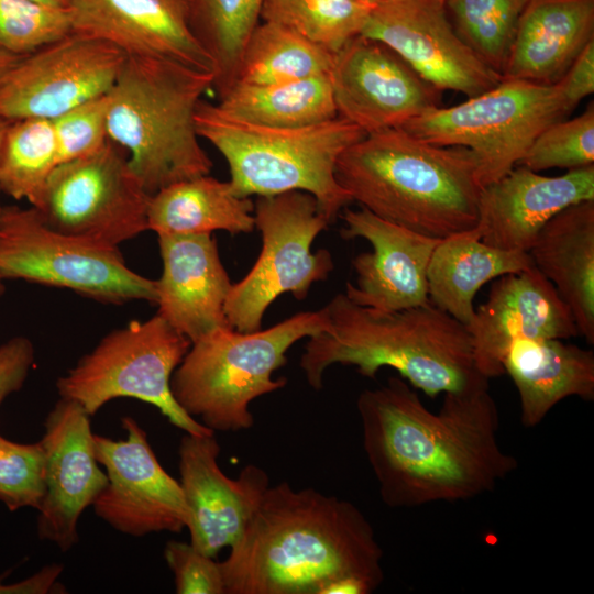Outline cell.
I'll use <instances>...</instances> for the list:
<instances>
[{"label":"cell","instance_id":"11","mask_svg":"<svg viewBox=\"0 0 594 594\" xmlns=\"http://www.w3.org/2000/svg\"><path fill=\"white\" fill-rule=\"evenodd\" d=\"M254 218L262 237L260 255L246 276L232 284L224 305L229 324L240 332L261 330L276 298L292 293L305 299L311 285L334 268L328 250L311 252L317 235L330 224L312 195L293 190L260 196Z\"/></svg>","mask_w":594,"mask_h":594},{"label":"cell","instance_id":"31","mask_svg":"<svg viewBox=\"0 0 594 594\" xmlns=\"http://www.w3.org/2000/svg\"><path fill=\"white\" fill-rule=\"evenodd\" d=\"M264 0H189L194 35L215 65L212 89L222 96L235 81L243 48L261 22Z\"/></svg>","mask_w":594,"mask_h":594},{"label":"cell","instance_id":"36","mask_svg":"<svg viewBox=\"0 0 594 594\" xmlns=\"http://www.w3.org/2000/svg\"><path fill=\"white\" fill-rule=\"evenodd\" d=\"M534 172L594 165V105L573 118L547 127L518 163ZM517 164V165H518Z\"/></svg>","mask_w":594,"mask_h":594},{"label":"cell","instance_id":"45","mask_svg":"<svg viewBox=\"0 0 594 594\" xmlns=\"http://www.w3.org/2000/svg\"><path fill=\"white\" fill-rule=\"evenodd\" d=\"M8 122L9 121H6V120L0 118V146H1L2 138H3V134H4L6 128L8 125Z\"/></svg>","mask_w":594,"mask_h":594},{"label":"cell","instance_id":"37","mask_svg":"<svg viewBox=\"0 0 594 594\" xmlns=\"http://www.w3.org/2000/svg\"><path fill=\"white\" fill-rule=\"evenodd\" d=\"M44 472L41 441L18 443L0 435V502L10 512L40 508L45 494Z\"/></svg>","mask_w":594,"mask_h":594},{"label":"cell","instance_id":"20","mask_svg":"<svg viewBox=\"0 0 594 594\" xmlns=\"http://www.w3.org/2000/svg\"><path fill=\"white\" fill-rule=\"evenodd\" d=\"M468 329L476 369L488 380L505 374L504 358L518 338L579 336L568 306L534 265L495 278Z\"/></svg>","mask_w":594,"mask_h":594},{"label":"cell","instance_id":"13","mask_svg":"<svg viewBox=\"0 0 594 594\" xmlns=\"http://www.w3.org/2000/svg\"><path fill=\"white\" fill-rule=\"evenodd\" d=\"M125 58L116 46L72 31L20 57L0 75V118L53 120L106 95Z\"/></svg>","mask_w":594,"mask_h":594},{"label":"cell","instance_id":"34","mask_svg":"<svg viewBox=\"0 0 594 594\" xmlns=\"http://www.w3.org/2000/svg\"><path fill=\"white\" fill-rule=\"evenodd\" d=\"M528 0H444L462 42L501 77Z\"/></svg>","mask_w":594,"mask_h":594},{"label":"cell","instance_id":"42","mask_svg":"<svg viewBox=\"0 0 594 594\" xmlns=\"http://www.w3.org/2000/svg\"><path fill=\"white\" fill-rule=\"evenodd\" d=\"M62 572V564H47L28 579L6 584L1 581L9 575L10 572L7 571L0 575V594H47L55 591L62 593L57 585Z\"/></svg>","mask_w":594,"mask_h":594},{"label":"cell","instance_id":"17","mask_svg":"<svg viewBox=\"0 0 594 594\" xmlns=\"http://www.w3.org/2000/svg\"><path fill=\"white\" fill-rule=\"evenodd\" d=\"M90 417L76 402L59 397L40 440L45 494L37 509V536L64 552L77 544L79 517L108 482L96 458Z\"/></svg>","mask_w":594,"mask_h":594},{"label":"cell","instance_id":"44","mask_svg":"<svg viewBox=\"0 0 594 594\" xmlns=\"http://www.w3.org/2000/svg\"><path fill=\"white\" fill-rule=\"evenodd\" d=\"M31 1L42 3V4H46V6L67 8L69 0H31Z\"/></svg>","mask_w":594,"mask_h":594},{"label":"cell","instance_id":"41","mask_svg":"<svg viewBox=\"0 0 594 594\" xmlns=\"http://www.w3.org/2000/svg\"><path fill=\"white\" fill-rule=\"evenodd\" d=\"M557 86L568 103L574 108L594 91V40L575 58Z\"/></svg>","mask_w":594,"mask_h":594},{"label":"cell","instance_id":"43","mask_svg":"<svg viewBox=\"0 0 594 594\" xmlns=\"http://www.w3.org/2000/svg\"><path fill=\"white\" fill-rule=\"evenodd\" d=\"M19 58L20 56L0 51V75L10 68Z\"/></svg>","mask_w":594,"mask_h":594},{"label":"cell","instance_id":"8","mask_svg":"<svg viewBox=\"0 0 594 594\" xmlns=\"http://www.w3.org/2000/svg\"><path fill=\"white\" fill-rule=\"evenodd\" d=\"M190 345L158 314L131 321L108 333L57 380L58 395L76 402L90 416L114 398H135L155 406L186 433H215L189 416L172 394V375Z\"/></svg>","mask_w":594,"mask_h":594},{"label":"cell","instance_id":"46","mask_svg":"<svg viewBox=\"0 0 594 594\" xmlns=\"http://www.w3.org/2000/svg\"><path fill=\"white\" fill-rule=\"evenodd\" d=\"M369 6H374L375 3H377L380 0H360Z\"/></svg>","mask_w":594,"mask_h":594},{"label":"cell","instance_id":"28","mask_svg":"<svg viewBox=\"0 0 594 594\" xmlns=\"http://www.w3.org/2000/svg\"><path fill=\"white\" fill-rule=\"evenodd\" d=\"M147 227L158 234L223 230L232 235L255 229L254 202L237 196L229 182L208 175L168 185L151 196Z\"/></svg>","mask_w":594,"mask_h":594},{"label":"cell","instance_id":"39","mask_svg":"<svg viewBox=\"0 0 594 594\" xmlns=\"http://www.w3.org/2000/svg\"><path fill=\"white\" fill-rule=\"evenodd\" d=\"M164 558L174 574L177 594H226L220 563L190 542L168 541Z\"/></svg>","mask_w":594,"mask_h":594},{"label":"cell","instance_id":"12","mask_svg":"<svg viewBox=\"0 0 594 594\" xmlns=\"http://www.w3.org/2000/svg\"><path fill=\"white\" fill-rule=\"evenodd\" d=\"M150 198L125 150L108 139L94 154L58 164L34 208L57 231L118 246L148 230Z\"/></svg>","mask_w":594,"mask_h":594},{"label":"cell","instance_id":"21","mask_svg":"<svg viewBox=\"0 0 594 594\" xmlns=\"http://www.w3.org/2000/svg\"><path fill=\"white\" fill-rule=\"evenodd\" d=\"M74 32L102 40L128 57L177 63L216 75L193 33L189 0H69Z\"/></svg>","mask_w":594,"mask_h":594},{"label":"cell","instance_id":"7","mask_svg":"<svg viewBox=\"0 0 594 594\" xmlns=\"http://www.w3.org/2000/svg\"><path fill=\"white\" fill-rule=\"evenodd\" d=\"M329 328L323 308L295 314L255 332L220 328L193 342L170 378L177 404L212 432H238L254 425L250 404L283 388L273 378L297 341Z\"/></svg>","mask_w":594,"mask_h":594},{"label":"cell","instance_id":"4","mask_svg":"<svg viewBox=\"0 0 594 594\" xmlns=\"http://www.w3.org/2000/svg\"><path fill=\"white\" fill-rule=\"evenodd\" d=\"M336 176L352 201L429 238L471 231L479 222L483 187L466 147L387 129L349 146L337 162Z\"/></svg>","mask_w":594,"mask_h":594},{"label":"cell","instance_id":"1","mask_svg":"<svg viewBox=\"0 0 594 594\" xmlns=\"http://www.w3.org/2000/svg\"><path fill=\"white\" fill-rule=\"evenodd\" d=\"M356 408L363 449L388 507L472 499L518 468L498 443V408L488 387L444 393L432 413L407 381L393 376L364 389Z\"/></svg>","mask_w":594,"mask_h":594},{"label":"cell","instance_id":"25","mask_svg":"<svg viewBox=\"0 0 594 594\" xmlns=\"http://www.w3.org/2000/svg\"><path fill=\"white\" fill-rule=\"evenodd\" d=\"M519 396L520 421L532 428L568 397L594 399V353L562 339L518 338L503 361Z\"/></svg>","mask_w":594,"mask_h":594},{"label":"cell","instance_id":"2","mask_svg":"<svg viewBox=\"0 0 594 594\" xmlns=\"http://www.w3.org/2000/svg\"><path fill=\"white\" fill-rule=\"evenodd\" d=\"M383 556L353 503L282 482L219 563L226 594H371L384 581Z\"/></svg>","mask_w":594,"mask_h":594},{"label":"cell","instance_id":"27","mask_svg":"<svg viewBox=\"0 0 594 594\" xmlns=\"http://www.w3.org/2000/svg\"><path fill=\"white\" fill-rule=\"evenodd\" d=\"M532 265L528 252L491 246L474 230L458 233L442 239L432 252L427 271L428 297L468 327L475 316L474 297L484 284Z\"/></svg>","mask_w":594,"mask_h":594},{"label":"cell","instance_id":"5","mask_svg":"<svg viewBox=\"0 0 594 594\" xmlns=\"http://www.w3.org/2000/svg\"><path fill=\"white\" fill-rule=\"evenodd\" d=\"M215 75L177 63L125 58L108 96V139L128 153L129 165L152 196L208 175L212 161L199 142L195 111Z\"/></svg>","mask_w":594,"mask_h":594},{"label":"cell","instance_id":"3","mask_svg":"<svg viewBox=\"0 0 594 594\" xmlns=\"http://www.w3.org/2000/svg\"><path fill=\"white\" fill-rule=\"evenodd\" d=\"M323 309L329 328L308 338L300 358V369L316 391L334 364L354 366L371 380L382 367H392L431 398L488 387V378L476 369L468 327L430 301L383 311L341 293Z\"/></svg>","mask_w":594,"mask_h":594},{"label":"cell","instance_id":"23","mask_svg":"<svg viewBox=\"0 0 594 594\" xmlns=\"http://www.w3.org/2000/svg\"><path fill=\"white\" fill-rule=\"evenodd\" d=\"M158 245L157 314L191 343L232 328L224 312L232 283L211 233L158 234Z\"/></svg>","mask_w":594,"mask_h":594},{"label":"cell","instance_id":"47","mask_svg":"<svg viewBox=\"0 0 594 594\" xmlns=\"http://www.w3.org/2000/svg\"><path fill=\"white\" fill-rule=\"evenodd\" d=\"M3 292H4V286L2 284V280H0V297L3 294Z\"/></svg>","mask_w":594,"mask_h":594},{"label":"cell","instance_id":"6","mask_svg":"<svg viewBox=\"0 0 594 594\" xmlns=\"http://www.w3.org/2000/svg\"><path fill=\"white\" fill-rule=\"evenodd\" d=\"M195 123L199 138L227 161L237 196L305 191L316 198L330 223L352 202L338 183L336 166L341 154L366 135L354 124L337 117L305 127H268L239 119L204 99Z\"/></svg>","mask_w":594,"mask_h":594},{"label":"cell","instance_id":"15","mask_svg":"<svg viewBox=\"0 0 594 594\" xmlns=\"http://www.w3.org/2000/svg\"><path fill=\"white\" fill-rule=\"evenodd\" d=\"M329 79L338 117L365 134L400 128L441 103L440 89L387 45L363 34L334 54Z\"/></svg>","mask_w":594,"mask_h":594},{"label":"cell","instance_id":"35","mask_svg":"<svg viewBox=\"0 0 594 594\" xmlns=\"http://www.w3.org/2000/svg\"><path fill=\"white\" fill-rule=\"evenodd\" d=\"M73 31L68 8L0 0V51L25 56Z\"/></svg>","mask_w":594,"mask_h":594},{"label":"cell","instance_id":"29","mask_svg":"<svg viewBox=\"0 0 594 594\" xmlns=\"http://www.w3.org/2000/svg\"><path fill=\"white\" fill-rule=\"evenodd\" d=\"M228 113L257 124L296 128L338 117L329 75L273 84H233L217 103Z\"/></svg>","mask_w":594,"mask_h":594},{"label":"cell","instance_id":"22","mask_svg":"<svg viewBox=\"0 0 594 594\" xmlns=\"http://www.w3.org/2000/svg\"><path fill=\"white\" fill-rule=\"evenodd\" d=\"M586 200H594V165L551 177L518 164L482 188L473 230L491 246L528 252L553 216Z\"/></svg>","mask_w":594,"mask_h":594},{"label":"cell","instance_id":"18","mask_svg":"<svg viewBox=\"0 0 594 594\" xmlns=\"http://www.w3.org/2000/svg\"><path fill=\"white\" fill-rule=\"evenodd\" d=\"M220 451L215 433H186L178 448L190 543L212 558L239 540L271 485L265 470L254 464L237 479L227 476L218 463Z\"/></svg>","mask_w":594,"mask_h":594},{"label":"cell","instance_id":"14","mask_svg":"<svg viewBox=\"0 0 594 594\" xmlns=\"http://www.w3.org/2000/svg\"><path fill=\"white\" fill-rule=\"evenodd\" d=\"M121 422L123 440L94 435L96 458L108 479L92 504L96 515L132 537L180 532L189 512L179 482L161 465L138 421L127 416Z\"/></svg>","mask_w":594,"mask_h":594},{"label":"cell","instance_id":"32","mask_svg":"<svg viewBox=\"0 0 594 594\" xmlns=\"http://www.w3.org/2000/svg\"><path fill=\"white\" fill-rule=\"evenodd\" d=\"M59 164L53 121H9L0 146V193L38 206L47 180Z\"/></svg>","mask_w":594,"mask_h":594},{"label":"cell","instance_id":"19","mask_svg":"<svg viewBox=\"0 0 594 594\" xmlns=\"http://www.w3.org/2000/svg\"><path fill=\"white\" fill-rule=\"evenodd\" d=\"M343 239L363 238L371 252L352 260L355 284L346 282L345 295L355 304L383 311L402 310L429 302L427 271L435 239L380 218L361 207L344 208Z\"/></svg>","mask_w":594,"mask_h":594},{"label":"cell","instance_id":"24","mask_svg":"<svg viewBox=\"0 0 594 594\" xmlns=\"http://www.w3.org/2000/svg\"><path fill=\"white\" fill-rule=\"evenodd\" d=\"M594 40V0H528L502 79L557 84Z\"/></svg>","mask_w":594,"mask_h":594},{"label":"cell","instance_id":"33","mask_svg":"<svg viewBox=\"0 0 594 594\" xmlns=\"http://www.w3.org/2000/svg\"><path fill=\"white\" fill-rule=\"evenodd\" d=\"M371 9L360 0H264L261 21L285 26L336 54L362 33Z\"/></svg>","mask_w":594,"mask_h":594},{"label":"cell","instance_id":"40","mask_svg":"<svg viewBox=\"0 0 594 594\" xmlns=\"http://www.w3.org/2000/svg\"><path fill=\"white\" fill-rule=\"evenodd\" d=\"M34 364V348L25 337H14L0 344V405L20 391Z\"/></svg>","mask_w":594,"mask_h":594},{"label":"cell","instance_id":"10","mask_svg":"<svg viewBox=\"0 0 594 594\" xmlns=\"http://www.w3.org/2000/svg\"><path fill=\"white\" fill-rule=\"evenodd\" d=\"M24 279L111 304L156 302V279L131 270L118 246L57 231L34 207H0V280Z\"/></svg>","mask_w":594,"mask_h":594},{"label":"cell","instance_id":"30","mask_svg":"<svg viewBox=\"0 0 594 594\" xmlns=\"http://www.w3.org/2000/svg\"><path fill=\"white\" fill-rule=\"evenodd\" d=\"M333 56L285 26L261 21L243 48L233 84L273 85L329 75Z\"/></svg>","mask_w":594,"mask_h":594},{"label":"cell","instance_id":"16","mask_svg":"<svg viewBox=\"0 0 594 594\" xmlns=\"http://www.w3.org/2000/svg\"><path fill=\"white\" fill-rule=\"evenodd\" d=\"M361 34L387 45L441 91L470 98L502 80L458 36L444 0H380Z\"/></svg>","mask_w":594,"mask_h":594},{"label":"cell","instance_id":"26","mask_svg":"<svg viewBox=\"0 0 594 594\" xmlns=\"http://www.w3.org/2000/svg\"><path fill=\"white\" fill-rule=\"evenodd\" d=\"M568 306L579 336L594 343V200L558 212L528 251Z\"/></svg>","mask_w":594,"mask_h":594},{"label":"cell","instance_id":"38","mask_svg":"<svg viewBox=\"0 0 594 594\" xmlns=\"http://www.w3.org/2000/svg\"><path fill=\"white\" fill-rule=\"evenodd\" d=\"M108 96L85 101L53 119L59 164L99 151L108 141Z\"/></svg>","mask_w":594,"mask_h":594},{"label":"cell","instance_id":"9","mask_svg":"<svg viewBox=\"0 0 594 594\" xmlns=\"http://www.w3.org/2000/svg\"><path fill=\"white\" fill-rule=\"evenodd\" d=\"M572 111L557 84L502 79L483 94L435 108L400 128L435 144L469 148L484 187L516 166L547 127Z\"/></svg>","mask_w":594,"mask_h":594}]
</instances>
